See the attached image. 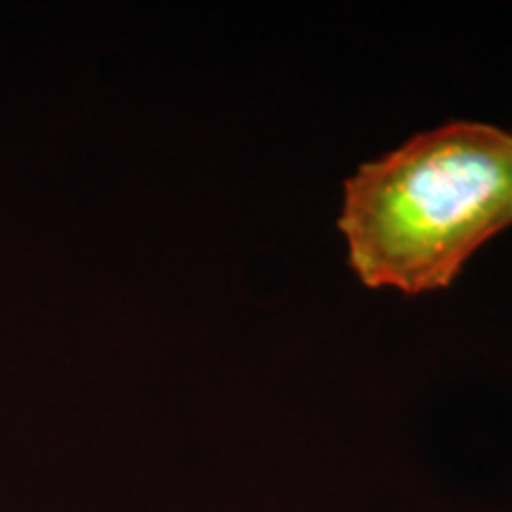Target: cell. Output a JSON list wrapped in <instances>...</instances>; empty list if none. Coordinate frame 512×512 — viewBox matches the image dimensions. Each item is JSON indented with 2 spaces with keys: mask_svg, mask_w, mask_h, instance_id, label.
Wrapping results in <instances>:
<instances>
[{
  "mask_svg": "<svg viewBox=\"0 0 512 512\" xmlns=\"http://www.w3.org/2000/svg\"><path fill=\"white\" fill-rule=\"evenodd\" d=\"M337 226L363 285L444 290L512 226V133L479 121L418 133L344 183Z\"/></svg>",
  "mask_w": 512,
  "mask_h": 512,
  "instance_id": "obj_1",
  "label": "cell"
}]
</instances>
